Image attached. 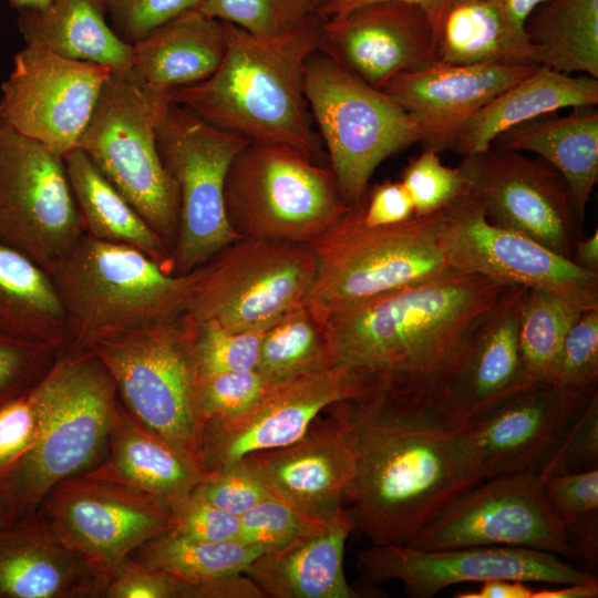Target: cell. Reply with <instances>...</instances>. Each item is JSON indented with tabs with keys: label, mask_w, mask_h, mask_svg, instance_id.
<instances>
[{
	"label": "cell",
	"mask_w": 598,
	"mask_h": 598,
	"mask_svg": "<svg viewBox=\"0 0 598 598\" xmlns=\"http://www.w3.org/2000/svg\"><path fill=\"white\" fill-rule=\"evenodd\" d=\"M513 286L478 274L442 276L316 311L337 364L362 393L379 391L411 413L445 426L444 409L471 348Z\"/></svg>",
	"instance_id": "cell-1"
},
{
	"label": "cell",
	"mask_w": 598,
	"mask_h": 598,
	"mask_svg": "<svg viewBox=\"0 0 598 598\" xmlns=\"http://www.w3.org/2000/svg\"><path fill=\"white\" fill-rule=\"evenodd\" d=\"M328 409L342 423L353 452L350 511L371 545H406L483 482L460 429L437 425L375 392Z\"/></svg>",
	"instance_id": "cell-2"
},
{
	"label": "cell",
	"mask_w": 598,
	"mask_h": 598,
	"mask_svg": "<svg viewBox=\"0 0 598 598\" xmlns=\"http://www.w3.org/2000/svg\"><path fill=\"white\" fill-rule=\"evenodd\" d=\"M323 19L313 14L277 35H254L225 22L227 47L208 79L164 91L212 126L247 142L292 147L318 162L322 148L303 93L308 59Z\"/></svg>",
	"instance_id": "cell-3"
},
{
	"label": "cell",
	"mask_w": 598,
	"mask_h": 598,
	"mask_svg": "<svg viewBox=\"0 0 598 598\" xmlns=\"http://www.w3.org/2000/svg\"><path fill=\"white\" fill-rule=\"evenodd\" d=\"M63 307L68 351L186 313L200 267L166 272L142 251L84 234L45 270Z\"/></svg>",
	"instance_id": "cell-4"
},
{
	"label": "cell",
	"mask_w": 598,
	"mask_h": 598,
	"mask_svg": "<svg viewBox=\"0 0 598 598\" xmlns=\"http://www.w3.org/2000/svg\"><path fill=\"white\" fill-rule=\"evenodd\" d=\"M42 382L47 410L39 435L0 477L17 519L34 515L56 484L100 463L120 404L113 379L91 351H68Z\"/></svg>",
	"instance_id": "cell-5"
},
{
	"label": "cell",
	"mask_w": 598,
	"mask_h": 598,
	"mask_svg": "<svg viewBox=\"0 0 598 598\" xmlns=\"http://www.w3.org/2000/svg\"><path fill=\"white\" fill-rule=\"evenodd\" d=\"M441 214L367 226L352 206L308 245L317 269L303 302L327 312L452 271L439 237Z\"/></svg>",
	"instance_id": "cell-6"
},
{
	"label": "cell",
	"mask_w": 598,
	"mask_h": 598,
	"mask_svg": "<svg viewBox=\"0 0 598 598\" xmlns=\"http://www.w3.org/2000/svg\"><path fill=\"white\" fill-rule=\"evenodd\" d=\"M225 212L240 238L310 245L352 207L330 167L278 144L247 142L224 187Z\"/></svg>",
	"instance_id": "cell-7"
},
{
	"label": "cell",
	"mask_w": 598,
	"mask_h": 598,
	"mask_svg": "<svg viewBox=\"0 0 598 598\" xmlns=\"http://www.w3.org/2000/svg\"><path fill=\"white\" fill-rule=\"evenodd\" d=\"M195 333L196 323L184 313L104 339L90 351L110 373L124 406L204 470Z\"/></svg>",
	"instance_id": "cell-8"
},
{
	"label": "cell",
	"mask_w": 598,
	"mask_h": 598,
	"mask_svg": "<svg viewBox=\"0 0 598 598\" xmlns=\"http://www.w3.org/2000/svg\"><path fill=\"white\" fill-rule=\"evenodd\" d=\"M163 99L164 91L145 84L132 69L112 71L76 148L173 250L178 196L155 135Z\"/></svg>",
	"instance_id": "cell-9"
},
{
	"label": "cell",
	"mask_w": 598,
	"mask_h": 598,
	"mask_svg": "<svg viewBox=\"0 0 598 598\" xmlns=\"http://www.w3.org/2000/svg\"><path fill=\"white\" fill-rule=\"evenodd\" d=\"M303 93L349 206L384 159L419 143L416 124L393 97L319 51L306 63Z\"/></svg>",
	"instance_id": "cell-10"
},
{
	"label": "cell",
	"mask_w": 598,
	"mask_h": 598,
	"mask_svg": "<svg viewBox=\"0 0 598 598\" xmlns=\"http://www.w3.org/2000/svg\"><path fill=\"white\" fill-rule=\"evenodd\" d=\"M155 135L178 196L173 272L186 275L240 238L226 216L224 187L228 168L247 141L212 126L165 93Z\"/></svg>",
	"instance_id": "cell-11"
},
{
	"label": "cell",
	"mask_w": 598,
	"mask_h": 598,
	"mask_svg": "<svg viewBox=\"0 0 598 598\" xmlns=\"http://www.w3.org/2000/svg\"><path fill=\"white\" fill-rule=\"evenodd\" d=\"M316 269L307 245L238 238L200 266L186 313L235 332L267 329L303 302Z\"/></svg>",
	"instance_id": "cell-12"
},
{
	"label": "cell",
	"mask_w": 598,
	"mask_h": 598,
	"mask_svg": "<svg viewBox=\"0 0 598 598\" xmlns=\"http://www.w3.org/2000/svg\"><path fill=\"white\" fill-rule=\"evenodd\" d=\"M439 237L455 271L542 290L581 311L598 309V274L519 231L492 223L470 190L442 209Z\"/></svg>",
	"instance_id": "cell-13"
},
{
	"label": "cell",
	"mask_w": 598,
	"mask_h": 598,
	"mask_svg": "<svg viewBox=\"0 0 598 598\" xmlns=\"http://www.w3.org/2000/svg\"><path fill=\"white\" fill-rule=\"evenodd\" d=\"M169 513L166 499L83 473L50 489L35 514L96 571L103 588L123 559L167 530Z\"/></svg>",
	"instance_id": "cell-14"
},
{
	"label": "cell",
	"mask_w": 598,
	"mask_h": 598,
	"mask_svg": "<svg viewBox=\"0 0 598 598\" xmlns=\"http://www.w3.org/2000/svg\"><path fill=\"white\" fill-rule=\"evenodd\" d=\"M84 234L63 156L0 126V243L47 270Z\"/></svg>",
	"instance_id": "cell-15"
},
{
	"label": "cell",
	"mask_w": 598,
	"mask_h": 598,
	"mask_svg": "<svg viewBox=\"0 0 598 598\" xmlns=\"http://www.w3.org/2000/svg\"><path fill=\"white\" fill-rule=\"evenodd\" d=\"M492 545L575 557L538 474L515 473L478 483L406 544L429 550Z\"/></svg>",
	"instance_id": "cell-16"
},
{
	"label": "cell",
	"mask_w": 598,
	"mask_h": 598,
	"mask_svg": "<svg viewBox=\"0 0 598 598\" xmlns=\"http://www.w3.org/2000/svg\"><path fill=\"white\" fill-rule=\"evenodd\" d=\"M458 168L492 223L571 259L582 223L567 183L554 167L542 158L491 144L462 156Z\"/></svg>",
	"instance_id": "cell-17"
},
{
	"label": "cell",
	"mask_w": 598,
	"mask_h": 598,
	"mask_svg": "<svg viewBox=\"0 0 598 598\" xmlns=\"http://www.w3.org/2000/svg\"><path fill=\"white\" fill-rule=\"evenodd\" d=\"M111 73L109 68L25 44L1 84L0 126L64 156L76 148Z\"/></svg>",
	"instance_id": "cell-18"
},
{
	"label": "cell",
	"mask_w": 598,
	"mask_h": 598,
	"mask_svg": "<svg viewBox=\"0 0 598 598\" xmlns=\"http://www.w3.org/2000/svg\"><path fill=\"white\" fill-rule=\"evenodd\" d=\"M357 567L371 582L399 580L409 596L431 598L462 582L491 579L527 584H579L597 577L558 555L513 546H474L451 549H419L406 545H371L358 555Z\"/></svg>",
	"instance_id": "cell-19"
},
{
	"label": "cell",
	"mask_w": 598,
	"mask_h": 598,
	"mask_svg": "<svg viewBox=\"0 0 598 598\" xmlns=\"http://www.w3.org/2000/svg\"><path fill=\"white\" fill-rule=\"evenodd\" d=\"M361 392L358 378L342 364L269 383L243 412L203 426V467L220 472L249 453L290 444L329 405Z\"/></svg>",
	"instance_id": "cell-20"
},
{
	"label": "cell",
	"mask_w": 598,
	"mask_h": 598,
	"mask_svg": "<svg viewBox=\"0 0 598 598\" xmlns=\"http://www.w3.org/2000/svg\"><path fill=\"white\" fill-rule=\"evenodd\" d=\"M597 390L530 383L460 427L483 481L538 474Z\"/></svg>",
	"instance_id": "cell-21"
},
{
	"label": "cell",
	"mask_w": 598,
	"mask_h": 598,
	"mask_svg": "<svg viewBox=\"0 0 598 598\" xmlns=\"http://www.w3.org/2000/svg\"><path fill=\"white\" fill-rule=\"evenodd\" d=\"M318 51L377 89L439 62L426 13L401 1L372 2L323 19Z\"/></svg>",
	"instance_id": "cell-22"
},
{
	"label": "cell",
	"mask_w": 598,
	"mask_h": 598,
	"mask_svg": "<svg viewBox=\"0 0 598 598\" xmlns=\"http://www.w3.org/2000/svg\"><path fill=\"white\" fill-rule=\"evenodd\" d=\"M326 411V416L320 413L292 443L239 460L271 495L316 520H328L344 507L354 477L346 430L328 408Z\"/></svg>",
	"instance_id": "cell-23"
},
{
	"label": "cell",
	"mask_w": 598,
	"mask_h": 598,
	"mask_svg": "<svg viewBox=\"0 0 598 598\" xmlns=\"http://www.w3.org/2000/svg\"><path fill=\"white\" fill-rule=\"evenodd\" d=\"M538 65L437 62L392 78L380 90L413 118L422 150L452 151L462 126L489 100Z\"/></svg>",
	"instance_id": "cell-24"
},
{
	"label": "cell",
	"mask_w": 598,
	"mask_h": 598,
	"mask_svg": "<svg viewBox=\"0 0 598 598\" xmlns=\"http://www.w3.org/2000/svg\"><path fill=\"white\" fill-rule=\"evenodd\" d=\"M355 529L350 509L316 522L282 547L260 554L245 570L272 598H355L343 570L346 542Z\"/></svg>",
	"instance_id": "cell-25"
},
{
	"label": "cell",
	"mask_w": 598,
	"mask_h": 598,
	"mask_svg": "<svg viewBox=\"0 0 598 598\" xmlns=\"http://www.w3.org/2000/svg\"><path fill=\"white\" fill-rule=\"evenodd\" d=\"M526 291L525 287L513 286L476 337L445 404L447 427H462L532 383L518 346L519 312Z\"/></svg>",
	"instance_id": "cell-26"
},
{
	"label": "cell",
	"mask_w": 598,
	"mask_h": 598,
	"mask_svg": "<svg viewBox=\"0 0 598 598\" xmlns=\"http://www.w3.org/2000/svg\"><path fill=\"white\" fill-rule=\"evenodd\" d=\"M96 571L34 514L0 528V598L101 597Z\"/></svg>",
	"instance_id": "cell-27"
},
{
	"label": "cell",
	"mask_w": 598,
	"mask_h": 598,
	"mask_svg": "<svg viewBox=\"0 0 598 598\" xmlns=\"http://www.w3.org/2000/svg\"><path fill=\"white\" fill-rule=\"evenodd\" d=\"M107 447L104 461L84 474L166 501L190 493L212 474L137 420L122 402Z\"/></svg>",
	"instance_id": "cell-28"
},
{
	"label": "cell",
	"mask_w": 598,
	"mask_h": 598,
	"mask_svg": "<svg viewBox=\"0 0 598 598\" xmlns=\"http://www.w3.org/2000/svg\"><path fill=\"white\" fill-rule=\"evenodd\" d=\"M226 47L225 22L192 9L132 44V71L159 91L192 85L213 75Z\"/></svg>",
	"instance_id": "cell-29"
},
{
	"label": "cell",
	"mask_w": 598,
	"mask_h": 598,
	"mask_svg": "<svg viewBox=\"0 0 598 598\" xmlns=\"http://www.w3.org/2000/svg\"><path fill=\"white\" fill-rule=\"evenodd\" d=\"M597 104V78L538 65L478 110L460 130L452 151L461 156L475 154L518 124L563 109Z\"/></svg>",
	"instance_id": "cell-30"
},
{
	"label": "cell",
	"mask_w": 598,
	"mask_h": 598,
	"mask_svg": "<svg viewBox=\"0 0 598 598\" xmlns=\"http://www.w3.org/2000/svg\"><path fill=\"white\" fill-rule=\"evenodd\" d=\"M516 152H530L554 167L567 183L581 223L598 182V109L575 107L518 124L493 142Z\"/></svg>",
	"instance_id": "cell-31"
},
{
	"label": "cell",
	"mask_w": 598,
	"mask_h": 598,
	"mask_svg": "<svg viewBox=\"0 0 598 598\" xmlns=\"http://www.w3.org/2000/svg\"><path fill=\"white\" fill-rule=\"evenodd\" d=\"M25 44L113 72L132 69V44L111 28L100 0H53L48 7L19 12Z\"/></svg>",
	"instance_id": "cell-32"
},
{
	"label": "cell",
	"mask_w": 598,
	"mask_h": 598,
	"mask_svg": "<svg viewBox=\"0 0 598 598\" xmlns=\"http://www.w3.org/2000/svg\"><path fill=\"white\" fill-rule=\"evenodd\" d=\"M435 56L452 65H539L526 31L486 0H451L432 29Z\"/></svg>",
	"instance_id": "cell-33"
},
{
	"label": "cell",
	"mask_w": 598,
	"mask_h": 598,
	"mask_svg": "<svg viewBox=\"0 0 598 598\" xmlns=\"http://www.w3.org/2000/svg\"><path fill=\"white\" fill-rule=\"evenodd\" d=\"M0 339L51 351L68 348L63 307L48 272L2 243Z\"/></svg>",
	"instance_id": "cell-34"
},
{
	"label": "cell",
	"mask_w": 598,
	"mask_h": 598,
	"mask_svg": "<svg viewBox=\"0 0 598 598\" xmlns=\"http://www.w3.org/2000/svg\"><path fill=\"white\" fill-rule=\"evenodd\" d=\"M70 187L84 233L93 238L133 247L173 274V250L131 204L74 148L63 156Z\"/></svg>",
	"instance_id": "cell-35"
},
{
	"label": "cell",
	"mask_w": 598,
	"mask_h": 598,
	"mask_svg": "<svg viewBox=\"0 0 598 598\" xmlns=\"http://www.w3.org/2000/svg\"><path fill=\"white\" fill-rule=\"evenodd\" d=\"M526 32L539 65L598 79V0H548Z\"/></svg>",
	"instance_id": "cell-36"
},
{
	"label": "cell",
	"mask_w": 598,
	"mask_h": 598,
	"mask_svg": "<svg viewBox=\"0 0 598 598\" xmlns=\"http://www.w3.org/2000/svg\"><path fill=\"white\" fill-rule=\"evenodd\" d=\"M262 551L238 540H198L164 532L130 556L164 570L184 586L243 574Z\"/></svg>",
	"instance_id": "cell-37"
},
{
	"label": "cell",
	"mask_w": 598,
	"mask_h": 598,
	"mask_svg": "<svg viewBox=\"0 0 598 598\" xmlns=\"http://www.w3.org/2000/svg\"><path fill=\"white\" fill-rule=\"evenodd\" d=\"M334 364L323 320L302 302L264 331L256 370L272 383Z\"/></svg>",
	"instance_id": "cell-38"
},
{
	"label": "cell",
	"mask_w": 598,
	"mask_h": 598,
	"mask_svg": "<svg viewBox=\"0 0 598 598\" xmlns=\"http://www.w3.org/2000/svg\"><path fill=\"white\" fill-rule=\"evenodd\" d=\"M581 312L550 293L527 289L519 312L518 346L529 382L554 383L565 337Z\"/></svg>",
	"instance_id": "cell-39"
},
{
	"label": "cell",
	"mask_w": 598,
	"mask_h": 598,
	"mask_svg": "<svg viewBox=\"0 0 598 598\" xmlns=\"http://www.w3.org/2000/svg\"><path fill=\"white\" fill-rule=\"evenodd\" d=\"M254 35H277L318 14L310 0H203L197 8Z\"/></svg>",
	"instance_id": "cell-40"
},
{
	"label": "cell",
	"mask_w": 598,
	"mask_h": 598,
	"mask_svg": "<svg viewBox=\"0 0 598 598\" xmlns=\"http://www.w3.org/2000/svg\"><path fill=\"white\" fill-rule=\"evenodd\" d=\"M265 330L235 332L196 323L194 357L198 378L257 369Z\"/></svg>",
	"instance_id": "cell-41"
},
{
	"label": "cell",
	"mask_w": 598,
	"mask_h": 598,
	"mask_svg": "<svg viewBox=\"0 0 598 598\" xmlns=\"http://www.w3.org/2000/svg\"><path fill=\"white\" fill-rule=\"evenodd\" d=\"M439 155L422 150L402 171L400 182L412 199L414 216L434 214L468 190L458 166L443 165Z\"/></svg>",
	"instance_id": "cell-42"
},
{
	"label": "cell",
	"mask_w": 598,
	"mask_h": 598,
	"mask_svg": "<svg viewBox=\"0 0 598 598\" xmlns=\"http://www.w3.org/2000/svg\"><path fill=\"white\" fill-rule=\"evenodd\" d=\"M45 410L42 375L28 390L0 404V477L33 445Z\"/></svg>",
	"instance_id": "cell-43"
},
{
	"label": "cell",
	"mask_w": 598,
	"mask_h": 598,
	"mask_svg": "<svg viewBox=\"0 0 598 598\" xmlns=\"http://www.w3.org/2000/svg\"><path fill=\"white\" fill-rule=\"evenodd\" d=\"M269 382L255 369L197 379L196 404L202 429L234 416L250 406Z\"/></svg>",
	"instance_id": "cell-44"
},
{
	"label": "cell",
	"mask_w": 598,
	"mask_h": 598,
	"mask_svg": "<svg viewBox=\"0 0 598 598\" xmlns=\"http://www.w3.org/2000/svg\"><path fill=\"white\" fill-rule=\"evenodd\" d=\"M316 522L270 495L239 516L237 540L265 553L285 546Z\"/></svg>",
	"instance_id": "cell-45"
},
{
	"label": "cell",
	"mask_w": 598,
	"mask_h": 598,
	"mask_svg": "<svg viewBox=\"0 0 598 598\" xmlns=\"http://www.w3.org/2000/svg\"><path fill=\"white\" fill-rule=\"evenodd\" d=\"M598 382V309L586 310L568 330L554 383L597 390Z\"/></svg>",
	"instance_id": "cell-46"
},
{
	"label": "cell",
	"mask_w": 598,
	"mask_h": 598,
	"mask_svg": "<svg viewBox=\"0 0 598 598\" xmlns=\"http://www.w3.org/2000/svg\"><path fill=\"white\" fill-rule=\"evenodd\" d=\"M542 480L546 499L564 529L598 519V468Z\"/></svg>",
	"instance_id": "cell-47"
},
{
	"label": "cell",
	"mask_w": 598,
	"mask_h": 598,
	"mask_svg": "<svg viewBox=\"0 0 598 598\" xmlns=\"http://www.w3.org/2000/svg\"><path fill=\"white\" fill-rule=\"evenodd\" d=\"M167 502L171 511L167 533L198 540H237L239 517L192 492Z\"/></svg>",
	"instance_id": "cell-48"
},
{
	"label": "cell",
	"mask_w": 598,
	"mask_h": 598,
	"mask_svg": "<svg viewBox=\"0 0 598 598\" xmlns=\"http://www.w3.org/2000/svg\"><path fill=\"white\" fill-rule=\"evenodd\" d=\"M203 0H100L114 32L133 44L154 28L197 9Z\"/></svg>",
	"instance_id": "cell-49"
},
{
	"label": "cell",
	"mask_w": 598,
	"mask_h": 598,
	"mask_svg": "<svg viewBox=\"0 0 598 598\" xmlns=\"http://www.w3.org/2000/svg\"><path fill=\"white\" fill-rule=\"evenodd\" d=\"M594 468H598V392L591 396L538 475L544 478Z\"/></svg>",
	"instance_id": "cell-50"
},
{
	"label": "cell",
	"mask_w": 598,
	"mask_h": 598,
	"mask_svg": "<svg viewBox=\"0 0 598 598\" xmlns=\"http://www.w3.org/2000/svg\"><path fill=\"white\" fill-rule=\"evenodd\" d=\"M192 493L237 517L271 495L241 461L212 473Z\"/></svg>",
	"instance_id": "cell-51"
},
{
	"label": "cell",
	"mask_w": 598,
	"mask_h": 598,
	"mask_svg": "<svg viewBox=\"0 0 598 598\" xmlns=\"http://www.w3.org/2000/svg\"><path fill=\"white\" fill-rule=\"evenodd\" d=\"M101 597L177 598L181 582L164 570L128 556L107 576Z\"/></svg>",
	"instance_id": "cell-52"
},
{
	"label": "cell",
	"mask_w": 598,
	"mask_h": 598,
	"mask_svg": "<svg viewBox=\"0 0 598 598\" xmlns=\"http://www.w3.org/2000/svg\"><path fill=\"white\" fill-rule=\"evenodd\" d=\"M51 350L0 339V404L33 385L47 371Z\"/></svg>",
	"instance_id": "cell-53"
},
{
	"label": "cell",
	"mask_w": 598,
	"mask_h": 598,
	"mask_svg": "<svg viewBox=\"0 0 598 598\" xmlns=\"http://www.w3.org/2000/svg\"><path fill=\"white\" fill-rule=\"evenodd\" d=\"M358 208L367 226L395 225L414 217L412 199L400 181H385L367 189Z\"/></svg>",
	"instance_id": "cell-54"
},
{
	"label": "cell",
	"mask_w": 598,
	"mask_h": 598,
	"mask_svg": "<svg viewBox=\"0 0 598 598\" xmlns=\"http://www.w3.org/2000/svg\"><path fill=\"white\" fill-rule=\"evenodd\" d=\"M183 598H264V592L244 573L234 574L197 586L182 584Z\"/></svg>",
	"instance_id": "cell-55"
},
{
	"label": "cell",
	"mask_w": 598,
	"mask_h": 598,
	"mask_svg": "<svg viewBox=\"0 0 598 598\" xmlns=\"http://www.w3.org/2000/svg\"><path fill=\"white\" fill-rule=\"evenodd\" d=\"M379 1H401L420 7L426 13L432 29L441 17L442 12L451 2V0H329L319 9L318 14L322 19H328L354 8Z\"/></svg>",
	"instance_id": "cell-56"
},
{
	"label": "cell",
	"mask_w": 598,
	"mask_h": 598,
	"mask_svg": "<svg viewBox=\"0 0 598 598\" xmlns=\"http://www.w3.org/2000/svg\"><path fill=\"white\" fill-rule=\"evenodd\" d=\"M533 590L525 581L491 579L483 582L476 591L455 595L457 598H532Z\"/></svg>",
	"instance_id": "cell-57"
},
{
	"label": "cell",
	"mask_w": 598,
	"mask_h": 598,
	"mask_svg": "<svg viewBox=\"0 0 598 598\" xmlns=\"http://www.w3.org/2000/svg\"><path fill=\"white\" fill-rule=\"evenodd\" d=\"M498 8L502 13L519 30L526 31V22L530 14L548 0H486Z\"/></svg>",
	"instance_id": "cell-58"
},
{
	"label": "cell",
	"mask_w": 598,
	"mask_h": 598,
	"mask_svg": "<svg viewBox=\"0 0 598 598\" xmlns=\"http://www.w3.org/2000/svg\"><path fill=\"white\" fill-rule=\"evenodd\" d=\"M571 260L578 267L598 274V229L588 238L575 240Z\"/></svg>",
	"instance_id": "cell-59"
},
{
	"label": "cell",
	"mask_w": 598,
	"mask_h": 598,
	"mask_svg": "<svg viewBox=\"0 0 598 598\" xmlns=\"http://www.w3.org/2000/svg\"><path fill=\"white\" fill-rule=\"evenodd\" d=\"M598 580L579 584L559 585L556 589H542L533 592L532 598H596Z\"/></svg>",
	"instance_id": "cell-60"
},
{
	"label": "cell",
	"mask_w": 598,
	"mask_h": 598,
	"mask_svg": "<svg viewBox=\"0 0 598 598\" xmlns=\"http://www.w3.org/2000/svg\"><path fill=\"white\" fill-rule=\"evenodd\" d=\"M16 520L17 518L13 514L7 495L0 488V528L8 526Z\"/></svg>",
	"instance_id": "cell-61"
},
{
	"label": "cell",
	"mask_w": 598,
	"mask_h": 598,
	"mask_svg": "<svg viewBox=\"0 0 598 598\" xmlns=\"http://www.w3.org/2000/svg\"><path fill=\"white\" fill-rule=\"evenodd\" d=\"M53 0H8L11 8L21 11L38 10L48 7Z\"/></svg>",
	"instance_id": "cell-62"
},
{
	"label": "cell",
	"mask_w": 598,
	"mask_h": 598,
	"mask_svg": "<svg viewBox=\"0 0 598 598\" xmlns=\"http://www.w3.org/2000/svg\"><path fill=\"white\" fill-rule=\"evenodd\" d=\"M329 0H310L313 8L316 9V12L318 13L319 9L326 4Z\"/></svg>",
	"instance_id": "cell-63"
}]
</instances>
